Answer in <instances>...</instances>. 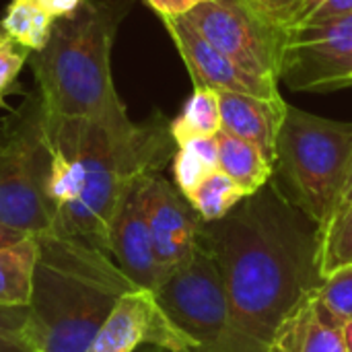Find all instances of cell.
<instances>
[{"mask_svg": "<svg viewBox=\"0 0 352 352\" xmlns=\"http://www.w3.org/2000/svg\"><path fill=\"white\" fill-rule=\"evenodd\" d=\"M229 305L223 352H268L280 324L322 285L320 225L274 179L227 217L204 223Z\"/></svg>", "mask_w": 352, "mask_h": 352, "instance_id": "obj_1", "label": "cell"}, {"mask_svg": "<svg viewBox=\"0 0 352 352\" xmlns=\"http://www.w3.org/2000/svg\"><path fill=\"white\" fill-rule=\"evenodd\" d=\"M52 165L47 194L54 225L47 235L72 239L109 256V229L128 188L173 159L175 140L161 116L113 130L93 120H64L45 132Z\"/></svg>", "mask_w": 352, "mask_h": 352, "instance_id": "obj_2", "label": "cell"}, {"mask_svg": "<svg viewBox=\"0 0 352 352\" xmlns=\"http://www.w3.org/2000/svg\"><path fill=\"white\" fill-rule=\"evenodd\" d=\"M132 0H85L76 12L56 19L45 45L31 52L45 132L64 120H93L130 130L126 105L111 76V50Z\"/></svg>", "mask_w": 352, "mask_h": 352, "instance_id": "obj_3", "label": "cell"}, {"mask_svg": "<svg viewBox=\"0 0 352 352\" xmlns=\"http://www.w3.org/2000/svg\"><path fill=\"white\" fill-rule=\"evenodd\" d=\"M27 340L35 351L85 352L124 293L138 289L91 245L37 235Z\"/></svg>", "mask_w": 352, "mask_h": 352, "instance_id": "obj_4", "label": "cell"}, {"mask_svg": "<svg viewBox=\"0 0 352 352\" xmlns=\"http://www.w3.org/2000/svg\"><path fill=\"white\" fill-rule=\"evenodd\" d=\"M352 161V124L289 105L272 179L320 229L338 210Z\"/></svg>", "mask_w": 352, "mask_h": 352, "instance_id": "obj_5", "label": "cell"}, {"mask_svg": "<svg viewBox=\"0 0 352 352\" xmlns=\"http://www.w3.org/2000/svg\"><path fill=\"white\" fill-rule=\"evenodd\" d=\"M50 165V140L35 103L33 111L6 136L0 153V225L27 235L52 231Z\"/></svg>", "mask_w": 352, "mask_h": 352, "instance_id": "obj_6", "label": "cell"}, {"mask_svg": "<svg viewBox=\"0 0 352 352\" xmlns=\"http://www.w3.org/2000/svg\"><path fill=\"white\" fill-rule=\"evenodd\" d=\"M169 322L192 338L202 352H223L229 305L212 254L198 239L194 254L171 270L153 291Z\"/></svg>", "mask_w": 352, "mask_h": 352, "instance_id": "obj_7", "label": "cell"}, {"mask_svg": "<svg viewBox=\"0 0 352 352\" xmlns=\"http://www.w3.org/2000/svg\"><path fill=\"white\" fill-rule=\"evenodd\" d=\"M186 19L237 66L278 82L287 27L266 19L250 0H208Z\"/></svg>", "mask_w": 352, "mask_h": 352, "instance_id": "obj_8", "label": "cell"}, {"mask_svg": "<svg viewBox=\"0 0 352 352\" xmlns=\"http://www.w3.org/2000/svg\"><path fill=\"white\" fill-rule=\"evenodd\" d=\"M278 82L291 91H336L352 85V14L287 29Z\"/></svg>", "mask_w": 352, "mask_h": 352, "instance_id": "obj_9", "label": "cell"}, {"mask_svg": "<svg viewBox=\"0 0 352 352\" xmlns=\"http://www.w3.org/2000/svg\"><path fill=\"white\" fill-rule=\"evenodd\" d=\"M144 344L175 352H202L192 338L169 322L155 293L146 289H134L118 299L85 352H136Z\"/></svg>", "mask_w": 352, "mask_h": 352, "instance_id": "obj_10", "label": "cell"}, {"mask_svg": "<svg viewBox=\"0 0 352 352\" xmlns=\"http://www.w3.org/2000/svg\"><path fill=\"white\" fill-rule=\"evenodd\" d=\"M142 204L163 280L198 248L202 219L179 188L161 173L144 175Z\"/></svg>", "mask_w": 352, "mask_h": 352, "instance_id": "obj_11", "label": "cell"}, {"mask_svg": "<svg viewBox=\"0 0 352 352\" xmlns=\"http://www.w3.org/2000/svg\"><path fill=\"white\" fill-rule=\"evenodd\" d=\"M163 25L175 41V47L194 80V87L245 93L268 99L280 97L278 82L260 78L237 66L227 54L204 39L186 16H163Z\"/></svg>", "mask_w": 352, "mask_h": 352, "instance_id": "obj_12", "label": "cell"}, {"mask_svg": "<svg viewBox=\"0 0 352 352\" xmlns=\"http://www.w3.org/2000/svg\"><path fill=\"white\" fill-rule=\"evenodd\" d=\"M142 179L144 175L128 188L116 210L109 229V256L138 289L155 291L161 283V270L144 214Z\"/></svg>", "mask_w": 352, "mask_h": 352, "instance_id": "obj_13", "label": "cell"}, {"mask_svg": "<svg viewBox=\"0 0 352 352\" xmlns=\"http://www.w3.org/2000/svg\"><path fill=\"white\" fill-rule=\"evenodd\" d=\"M223 130L256 144L272 163H276V142L289 103L245 93L217 91Z\"/></svg>", "mask_w": 352, "mask_h": 352, "instance_id": "obj_14", "label": "cell"}, {"mask_svg": "<svg viewBox=\"0 0 352 352\" xmlns=\"http://www.w3.org/2000/svg\"><path fill=\"white\" fill-rule=\"evenodd\" d=\"M314 293L280 324L268 352H349L342 328L324 322L316 314Z\"/></svg>", "mask_w": 352, "mask_h": 352, "instance_id": "obj_15", "label": "cell"}, {"mask_svg": "<svg viewBox=\"0 0 352 352\" xmlns=\"http://www.w3.org/2000/svg\"><path fill=\"white\" fill-rule=\"evenodd\" d=\"M219 169L225 171L248 196L264 188L274 175V163L252 142L225 130L217 134Z\"/></svg>", "mask_w": 352, "mask_h": 352, "instance_id": "obj_16", "label": "cell"}, {"mask_svg": "<svg viewBox=\"0 0 352 352\" xmlns=\"http://www.w3.org/2000/svg\"><path fill=\"white\" fill-rule=\"evenodd\" d=\"M37 268V239L0 248V307H29Z\"/></svg>", "mask_w": 352, "mask_h": 352, "instance_id": "obj_17", "label": "cell"}, {"mask_svg": "<svg viewBox=\"0 0 352 352\" xmlns=\"http://www.w3.org/2000/svg\"><path fill=\"white\" fill-rule=\"evenodd\" d=\"M169 130L175 144L198 136H217L223 130L217 91L206 87H194V93L186 101L179 116L169 122Z\"/></svg>", "mask_w": 352, "mask_h": 352, "instance_id": "obj_18", "label": "cell"}, {"mask_svg": "<svg viewBox=\"0 0 352 352\" xmlns=\"http://www.w3.org/2000/svg\"><path fill=\"white\" fill-rule=\"evenodd\" d=\"M54 27V19L37 0H10L0 29L27 52H39Z\"/></svg>", "mask_w": 352, "mask_h": 352, "instance_id": "obj_19", "label": "cell"}, {"mask_svg": "<svg viewBox=\"0 0 352 352\" xmlns=\"http://www.w3.org/2000/svg\"><path fill=\"white\" fill-rule=\"evenodd\" d=\"M214 169H219L217 136H198L177 144L173 155V177L184 196H188Z\"/></svg>", "mask_w": 352, "mask_h": 352, "instance_id": "obj_20", "label": "cell"}, {"mask_svg": "<svg viewBox=\"0 0 352 352\" xmlns=\"http://www.w3.org/2000/svg\"><path fill=\"white\" fill-rule=\"evenodd\" d=\"M248 194L221 169L210 171L186 198L204 223L227 217Z\"/></svg>", "mask_w": 352, "mask_h": 352, "instance_id": "obj_21", "label": "cell"}, {"mask_svg": "<svg viewBox=\"0 0 352 352\" xmlns=\"http://www.w3.org/2000/svg\"><path fill=\"white\" fill-rule=\"evenodd\" d=\"M352 266V206L338 210L326 227L320 229L318 270L322 280Z\"/></svg>", "mask_w": 352, "mask_h": 352, "instance_id": "obj_22", "label": "cell"}, {"mask_svg": "<svg viewBox=\"0 0 352 352\" xmlns=\"http://www.w3.org/2000/svg\"><path fill=\"white\" fill-rule=\"evenodd\" d=\"M316 314L338 328L352 322V266L342 268L322 280L314 293Z\"/></svg>", "mask_w": 352, "mask_h": 352, "instance_id": "obj_23", "label": "cell"}, {"mask_svg": "<svg viewBox=\"0 0 352 352\" xmlns=\"http://www.w3.org/2000/svg\"><path fill=\"white\" fill-rule=\"evenodd\" d=\"M352 14V0H303L287 29L314 27Z\"/></svg>", "mask_w": 352, "mask_h": 352, "instance_id": "obj_24", "label": "cell"}, {"mask_svg": "<svg viewBox=\"0 0 352 352\" xmlns=\"http://www.w3.org/2000/svg\"><path fill=\"white\" fill-rule=\"evenodd\" d=\"M29 54L25 47L16 45L12 39L4 37L0 41V107H4V97L14 91L16 78L25 62L29 60Z\"/></svg>", "mask_w": 352, "mask_h": 352, "instance_id": "obj_25", "label": "cell"}, {"mask_svg": "<svg viewBox=\"0 0 352 352\" xmlns=\"http://www.w3.org/2000/svg\"><path fill=\"white\" fill-rule=\"evenodd\" d=\"M27 330H29V307H0V338L29 344Z\"/></svg>", "mask_w": 352, "mask_h": 352, "instance_id": "obj_26", "label": "cell"}, {"mask_svg": "<svg viewBox=\"0 0 352 352\" xmlns=\"http://www.w3.org/2000/svg\"><path fill=\"white\" fill-rule=\"evenodd\" d=\"M266 19H270L276 25L287 27L291 23V19L295 16V12L299 10V6L303 4V0H250Z\"/></svg>", "mask_w": 352, "mask_h": 352, "instance_id": "obj_27", "label": "cell"}, {"mask_svg": "<svg viewBox=\"0 0 352 352\" xmlns=\"http://www.w3.org/2000/svg\"><path fill=\"white\" fill-rule=\"evenodd\" d=\"M153 10H157L163 16H186L190 10H194L198 4L208 0H144Z\"/></svg>", "mask_w": 352, "mask_h": 352, "instance_id": "obj_28", "label": "cell"}, {"mask_svg": "<svg viewBox=\"0 0 352 352\" xmlns=\"http://www.w3.org/2000/svg\"><path fill=\"white\" fill-rule=\"evenodd\" d=\"M37 2L56 21V19H64V16H70L72 12H76L85 0H37Z\"/></svg>", "mask_w": 352, "mask_h": 352, "instance_id": "obj_29", "label": "cell"}, {"mask_svg": "<svg viewBox=\"0 0 352 352\" xmlns=\"http://www.w3.org/2000/svg\"><path fill=\"white\" fill-rule=\"evenodd\" d=\"M29 237L27 233H21V231H14V229H8L4 225H0V248H6V245H12L21 239Z\"/></svg>", "mask_w": 352, "mask_h": 352, "instance_id": "obj_30", "label": "cell"}, {"mask_svg": "<svg viewBox=\"0 0 352 352\" xmlns=\"http://www.w3.org/2000/svg\"><path fill=\"white\" fill-rule=\"evenodd\" d=\"M352 206V161L351 169H349V175H346V182H344V188H342V194H340V202H338V210ZM336 210V212H338Z\"/></svg>", "mask_w": 352, "mask_h": 352, "instance_id": "obj_31", "label": "cell"}, {"mask_svg": "<svg viewBox=\"0 0 352 352\" xmlns=\"http://www.w3.org/2000/svg\"><path fill=\"white\" fill-rule=\"evenodd\" d=\"M33 349L27 342H19V340H8V338H0V352H31Z\"/></svg>", "mask_w": 352, "mask_h": 352, "instance_id": "obj_32", "label": "cell"}, {"mask_svg": "<svg viewBox=\"0 0 352 352\" xmlns=\"http://www.w3.org/2000/svg\"><path fill=\"white\" fill-rule=\"evenodd\" d=\"M342 332H344V342H346V351L352 352V322H349L344 328H342Z\"/></svg>", "mask_w": 352, "mask_h": 352, "instance_id": "obj_33", "label": "cell"}, {"mask_svg": "<svg viewBox=\"0 0 352 352\" xmlns=\"http://www.w3.org/2000/svg\"><path fill=\"white\" fill-rule=\"evenodd\" d=\"M136 352H175V351H169V349H163V346H155V344H144V346H140Z\"/></svg>", "mask_w": 352, "mask_h": 352, "instance_id": "obj_34", "label": "cell"}, {"mask_svg": "<svg viewBox=\"0 0 352 352\" xmlns=\"http://www.w3.org/2000/svg\"><path fill=\"white\" fill-rule=\"evenodd\" d=\"M4 142H6V136L0 134V153H2V148H4Z\"/></svg>", "mask_w": 352, "mask_h": 352, "instance_id": "obj_35", "label": "cell"}, {"mask_svg": "<svg viewBox=\"0 0 352 352\" xmlns=\"http://www.w3.org/2000/svg\"><path fill=\"white\" fill-rule=\"evenodd\" d=\"M4 37H6V35H4V31H2V29H0V41H2V39H4Z\"/></svg>", "mask_w": 352, "mask_h": 352, "instance_id": "obj_36", "label": "cell"}, {"mask_svg": "<svg viewBox=\"0 0 352 352\" xmlns=\"http://www.w3.org/2000/svg\"><path fill=\"white\" fill-rule=\"evenodd\" d=\"M31 352H43V351H35V349H33V351H31Z\"/></svg>", "mask_w": 352, "mask_h": 352, "instance_id": "obj_37", "label": "cell"}]
</instances>
